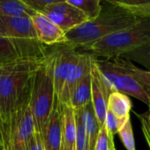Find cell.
<instances>
[{"label": "cell", "instance_id": "1", "mask_svg": "<svg viewBox=\"0 0 150 150\" xmlns=\"http://www.w3.org/2000/svg\"><path fill=\"white\" fill-rule=\"evenodd\" d=\"M141 19L124 6L103 1L96 18L65 33L64 43L82 49L107 35L134 26Z\"/></svg>", "mask_w": 150, "mask_h": 150}, {"label": "cell", "instance_id": "2", "mask_svg": "<svg viewBox=\"0 0 150 150\" xmlns=\"http://www.w3.org/2000/svg\"><path fill=\"white\" fill-rule=\"evenodd\" d=\"M42 58L20 59L0 67V124L6 122L15 109Z\"/></svg>", "mask_w": 150, "mask_h": 150}, {"label": "cell", "instance_id": "3", "mask_svg": "<svg viewBox=\"0 0 150 150\" xmlns=\"http://www.w3.org/2000/svg\"><path fill=\"white\" fill-rule=\"evenodd\" d=\"M56 98L53 80V57L50 50L36 66L31 81L30 107L35 131L42 133Z\"/></svg>", "mask_w": 150, "mask_h": 150}, {"label": "cell", "instance_id": "4", "mask_svg": "<svg viewBox=\"0 0 150 150\" xmlns=\"http://www.w3.org/2000/svg\"><path fill=\"white\" fill-rule=\"evenodd\" d=\"M149 42L150 18H142L134 26L107 35L80 50L97 58H114Z\"/></svg>", "mask_w": 150, "mask_h": 150}, {"label": "cell", "instance_id": "5", "mask_svg": "<svg viewBox=\"0 0 150 150\" xmlns=\"http://www.w3.org/2000/svg\"><path fill=\"white\" fill-rule=\"evenodd\" d=\"M30 89L31 83L7 120L0 124L2 150H28L29 140L35 132L30 107Z\"/></svg>", "mask_w": 150, "mask_h": 150}, {"label": "cell", "instance_id": "6", "mask_svg": "<svg viewBox=\"0 0 150 150\" xmlns=\"http://www.w3.org/2000/svg\"><path fill=\"white\" fill-rule=\"evenodd\" d=\"M95 64L113 91L133 96L145 104H148L150 88L139 84L132 76L125 71L118 63L117 57H95Z\"/></svg>", "mask_w": 150, "mask_h": 150}, {"label": "cell", "instance_id": "7", "mask_svg": "<svg viewBox=\"0 0 150 150\" xmlns=\"http://www.w3.org/2000/svg\"><path fill=\"white\" fill-rule=\"evenodd\" d=\"M48 46L38 40H17L0 36V67L20 59H41Z\"/></svg>", "mask_w": 150, "mask_h": 150}, {"label": "cell", "instance_id": "8", "mask_svg": "<svg viewBox=\"0 0 150 150\" xmlns=\"http://www.w3.org/2000/svg\"><path fill=\"white\" fill-rule=\"evenodd\" d=\"M53 57V80L56 96L58 97L64 83L72 68L77 64L81 50L67 43L50 46Z\"/></svg>", "mask_w": 150, "mask_h": 150}, {"label": "cell", "instance_id": "9", "mask_svg": "<svg viewBox=\"0 0 150 150\" xmlns=\"http://www.w3.org/2000/svg\"><path fill=\"white\" fill-rule=\"evenodd\" d=\"M42 13L58 26L64 33L88 21V18L81 10L65 1L47 6Z\"/></svg>", "mask_w": 150, "mask_h": 150}, {"label": "cell", "instance_id": "10", "mask_svg": "<svg viewBox=\"0 0 150 150\" xmlns=\"http://www.w3.org/2000/svg\"><path fill=\"white\" fill-rule=\"evenodd\" d=\"M113 92L112 88L97 69L94 58L91 66V103L100 128L104 125L108 99Z\"/></svg>", "mask_w": 150, "mask_h": 150}, {"label": "cell", "instance_id": "11", "mask_svg": "<svg viewBox=\"0 0 150 150\" xmlns=\"http://www.w3.org/2000/svg\"><path fill=\"white\" fill-rule=\"evenodd\" d=\"M0 36L17 40H38L29 15H0Z\"/></svg>", "mask_w": 150, "mask_h": 150}, {"label": "cell", "instance_id": "12", "mask_svg": "<svg viewBox=\"0 0 150 150\" xmlns=\"http://www.w3.org/2000/svg\"><path fill=\"white\" fill-rule=\"evenodd\" d=\"M95 57L86 51L81 50V55L75 64V66L72 68L71 72L69 73L68 77L66 78L64 86L62 88V90L58 96L57 100L62 105H69L70 100L71 97V95L80 82V81L85 76V75L91 71L92 63Z\"/></svg>", "mask_w": 150, "mask_h": 150}, {"label": "cell", "instance_id": "13", "mask_svg": "<svg viewBox=\"0 0 150 150\" xmlns=\"http://www.w3.org/2000/svg\"><path fill=\"white\" fill-rule=\"evenodd\" d=\"M62 104L57 96L51 112L41 133L45 150H61Z\"/></svg>", "mask_w": 150, "mask_h": 150}, {"label": "cell", "instance_id": "14", "mask_svg": "<svg viewBox=\"0 0 150 150\" xmlns=\"http://www.w3.org/2000/svg\"><path fill=\"white\" fill-rule=\"evenodd\" d=\"M38 41L45 46H53L65 42V33L42 13L31 16Z\"/></svg>", "mask_w": 150, "mask_h": 150}, {"label": "cell", "instance_id": "15", "mask_svg": "<svg viewBox=\"0 0 150 150\" xmlns=\"http://www.w3.org/2000/svg\"><path fill=\"white\" fill-rule=\"evenodd\" d=\"M76 121L74 110L70 105H62L61 150H75Z\"/></svg>", "mask_w": 150, "mask_h": 150}, {"label": "cell", "instance_id": "16", "mask_svg": "<svg viewBox=\"0 0 150 150\" xmlns=\"http://www.w3.org/2000/svg\"><path fill=\"white\" fill-rule=\"evenodd\" d=\"M107 110H110L116 117L120 130L124 125L131 119L130 111L132 110V102L126 95L114 91L109 96Z\"/></svg>", "mask_w": 150, "mask_h": 150}, {"label": "cell", "instance_id": "17", "mask_svg": "<svg viewBox=\"0 0 150 150\" xmlns=\"http://www.w3.org/2000/svg\"><path fill=\"white\" fill-rule=\"evenodd\" d=\"M79 110L81 111L84 128L86 131L88 149L95 150V146H96V143L97 140L100 127H99L96 117L95 115L92 103H89L88 105L80 109Z\"/></svg>", "mask_w": 150, "mask_h": 150}, {"label": "cell", "instance_id": "18", "mask_svg": "<svg viewBox=\"0 0 150 150\" xmlns=\"http://www.w3.org/2000/svg\"><path fill=\"white\" fill-rule=\"evenodd\" d=\"M89 103H91V71L85 75L75 88L69 105L73 110H80Z\"/></svg>", "mask_w": 150, "mask_h": 150}, {"label": "cell", "instance_id": "19", "mask_svg": "<svg viewBox=\"0 0 150 150\" xmlns=\"http://www.w3.org/2000/svg\"><path fill=\"white\" fill-rule=\"evenodd\" d=\"M35 13V11L27 6L21 0H0V15L32 16Z\"/></svg>", "mask_w": 150, "mask_h": 150}, {"label": "cell", "instance_id": "20", "mask_svg": "<svg viewBox=\"0 0 150 150\" xmlns=\"http://www.w3.org/2000/svg\"><path fill=\"white\" fill-rule=\"evenodd\" d=\"M118 63L123 67V69L127 71L131 76H132L139 84L144 87L150 88V71L137 67L128 59L123 57H117Z\"/></svg>", "mask_w": 150, "mask_h": 150}, {"label": "cell", "instance_id": "21", "mask_svg": "<svg viewBox=\"0 0 150 150\" xmlns=\"http://www.w3.org/2000/svg\"><path fill=\"white\" fill-rule=\"evenodd\" d=\"M64 1L81 10L88 20H92L99 14L102 3L105 0H64Z\"/></svg>", "mask_w": 150, "mask_h": 150}, {"label": "cell", "instance_id": "22", "mask_svg": "<svg viewBox=\"0 0 150 150\" xmlns=\"http://www.w3.org/2000/svg\"><path fill=\"white\" fill-rule=\"evenodd\" d=\"M120 57L128 59L131 62L138 63L143 65L146 68L145 70L150 71V42L127 52Z\"/></svg>", "mask_w": 150, "mask_h": 150}, {"label": "cell", "instance_id": "23", "mask_svg": "<svg viewBox=\"0 0 150 150\" xmlns=\"http://www.w3.org/2000/svg\"><path fill=\"white\" fill-rule=\"evenodd\" d=\"M74 112H75V121H76V142H75V150H88L86 131L84 128L81 111L79 110H74Z\"/></svg>", "mask_w": 150, "mask_h": 150}, {"label": "cell", "instance_id": "24", "mask_svg": "<svg viewBox=\"0 0 150 150\" xmlns=\"http://www.w3.org/2000/svg\"><path fill=\"white\" fill-rule=\"evenodd\" d=\"M120 139L122 140L123 145L126 148V150H136L135 147V140L133 135V130L131 119H129L124 126L117 132Z\"/></svg>", "mask_w": 150, "mask_h": 150}, {"label": "cell", "instance_id": "25", "mask_svg": "<svg viewBox=\"0 0 150 150\" xmlns=\"http://www.w3.org/2000/svg\"><path fill=\"white\" fill-rule=\"evenodd\" d=\"M135 114L140 123L141 132L144 136L145 141L147 145L148 150H150V112L147 110L142 114Z\"/></svg>", "mask_w": 150, "mask_h": 150}, {"label": "cell", "instance_id": "26", "mask_svg": "<svg viewBox=\"0 0 150 150\" xmlns=\"http://www.w3.org/2000/svg\"><path fill=\"white\" fill-rule=\"evenodd\" d=\"M21 1L35 13H42L47 6L64 2V0H21Z\"/></svg>", "mask_w": 150, "mask_h": 150}, {"label": "cell", "instance_id": "27", "mask_svg": "<svg viewBox=\"0 0 150 150\" xmlns=\"http://www.w3.org/2000/svg\"><path fill=\"white\" fill-rule=\"evenodd\" d=\"M95 150H110V135L104 125L100 128Z\"/></svg>", "mask_w": 150, "mask_h": 150}, {"label": "cell", "instance_id": "28", "mask_svg": "<svg viewBox=\"0 0 150 150\" xmlns=\"http://www.w3.org/2000/svg\"><path fill=\"white\" fill-rule=\"evenodd\" d=\"M108 132L109 134H111L112 136H114L116 133H117L119 128H118V123L116 119V117L113 116V114L107 110V113H106V117H105V122L103 125Z\"/></svg>", "mask_w": 150, "mask_h": 150}, {"label": "cell", "instance_id": "29", "mask_svg": "<svg viewBox=\"0 0 150 150\" xmlns=\"http://www.w3.org/2000/svg\"><path fill=\"white\" fill-rule=\"evenodd\" d=\"M28 150H45L42 135L37 132H34L28 146Z\"/></svg>", "mask_w": 150, "mask_h": 150}, {"label": "cell", "instance_id": "30", "mask_svg": "<svg viewBox=\"0 0 150 150\" xmlns=\"http://www.w3.org/2000/svg\"><path fill=\"white\" fill-rule=\"evenodd\" d=\"M135 15L140 18H150V3L138 6H125Z\"/></svg>", "mask_w": 150, "mask_h": 150}, {"label": "cell", "instance_id": "31", "mask_svg": "<svg viewBox=\"0 0 150 150\" xmlns=\"http://www.w3.org/2000/svg\"><path fill=\"white\" fill-rule=\"evenodd\" d=\"M105 1L117 3L125 6H138L150 3V0H105Z\"/></svg>", "mask_w": 150, "mask_h": 150}, {"label": "cell", "instance_id": "32", "mask_svg": "<svg viewBox=\"0 0 150 150\" xmlns=\"http://www.w3.org/2000/svg\"><path fill=\"white\" fill-rule=\"evenodd\" d=\"M109 135H110V150H116L115 144H114V136H112L111 134Z\"/></svg>", "mask_w": 150, "mask_h": 150}, {"label": "cell", "instance_id": "33", "mask_svg": "<svg viewBox=\"0 0 150 150\" xmlns=\"http://www.w3.org/2000/svg\"><path fill=\"white\" fill-rule=\"evenodd\" d=\"M147 106H148V111L150 112V96H148V104H147Z\"/></svg>", "mask_w": 150, "mask_h": 150}, {"label": "cell", "instance_id": "34", "mask_svg": "<svg viewBox=\"0 0 150 150\" xmlns=\"http://www.w3.org/2000/svg\"><path fill=\"white\" fill-rule=\"evenodd\" d=\"M1 140H2V135H1V127H0V145H1Z\"/></svg>", "mask_w": 150, "mask_h": 150}, {"label": "cell", "instance_id": "35", "mask_svg": "<svg viewBox=\"0 0 150 150\" xmlns=\"http://www.w3.org/2000/svg\"><path fill=\"white\" fill-rule=\"evenodd\" d=\"M0 150H2V147H1V146H0Z\"/></svg>", "mask_w": 150, "mask_h": 150}]
</instances>
